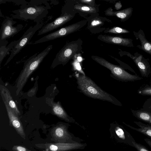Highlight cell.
Here are the masks:
<instances>
[{"mask_svg":"<svg viewBox=\"0 0 151 151\" xmlns=\"http://www.w3.org/2000/svg\"><path fill=\"white\" fill-rule=\"evenodd\" d=\"M16 40L11 42L7 47L8 43L7 40L0 42V63L1 64L4 58L8 54L9 51H11L13 47Z\"/></svg>","mask_w":151,"mask_h":151,"instance_id":"24","label":"cell"},{"mask_svg":"<svg viewBox=\"0 0 151 151\" xmlns=\"http://www.w3.org/2000/svg\"><path fill=\"white\" fill-rule=\"evenodd\" d=\"M12 149L14 151H31L24 147L19 145L14 146Z\"/></svg>","mask_w":151,"mask_h":151,"instance_id":"29","label":"cell"},{"mask_svg":"<svg viewBox=\"0 0 151 151\" xmlns=\"http://www.w3.org/2000/svg\"><path fill=\"white\" fill-rule=\"evenodd\" d=\"M132 115L139 120L151 126V109L142 107L138 110L131 109Z\"/></svg>","mask_w":151,"mask_h":151,"instance_id":"22","label":"cell"},{"mask_svg":"<svg viewBox=\"0 0 151 151\" xmlns=\"http://www.w3.org/2000/svg\"><path fill=\"white\" fill-rule=\"evenodd\" d=\"M134 147L135 148L137 151H150L145 146L136 142V141L133 142Z\"/></svg>","mask_w":151,"mask_h":151,"instance_id":"28","label":"cell"},{"mask_svg":"<svg viewBox=\"0 0 151 151\" xmlns=\"http://www.w3.org/2000/svg\"><path fill=\"white\" fill-rule=\"evenodd\" d=\"M111 137L117 141L133 147V142L135 141L131 135L121 125L114 124L111 125L109 129Z\"/></svg>","mask_w":151,"mask_h":151,"instance_id":"14","label":"cell"},{"mask_svg":"<svg viewBox=\"0 0 151 151\" xmlns=\"http://www.w3.org/2000/svg\"><path fill=\"white\" fill-rule=\"evenodd\" d=\"M48 151V150H46V151Z\"/></svg>","mask_w":151,"mask_h":151,"instance_id":"34","label":"cell"},{"mask_svg":"<svg viewBox=\"0 0 151 151\" xmlns=\"http://www.w3.org/2000/svg\"><path fill=\"white\" fill-rule=\"evenodd\" d=\"M133 8L129 7L118 11H113L112 8L110 7L105 11V14L107 16L116 17L120 19L122 22H124L128 20L132 15Z\"/></svg>","mask_w":151,"mask_h":151,"instance_id":"18","label":"cell"},{"mask_svg":"<svg viewBox=\"0 0 151 151\" xmlns=\"http://www.w3.org/2000/svg\"><path fill=\"white\" fill-rule=\"evenodd\" d=\"M52 110L55 115L66 122L78 124L74 119L68 115L59 102H52Z\"/></svg>","mask_w":151,"mask_h":151,"instance_id":"21","label":"cell"},{"mask_svg":"<svg viewBox=\"0 0 151 151\" xmlns=\"http://www.w3.org/2000/svg\"><path fill=\"white\" fill-rule=\"evenodd\" d=\"M65 4L86 19L92 14L99 13V6H93L78 2L77 0L65 1Z\"/></svg>","mask_w":151,"mask_h":151,"instance_id":"13","label":"cell"},{"mask_svg":"<svg viewBox=\"0 0 151 151\" xmlns=\"http://www.w3.org/2000/svg\"><path fill=\"white\" fill-rule=\"evenodd\" d=\"M87 23L86 19L78 21L48 34L31 44L34 45L40 43L66 36L81 29L87 24Z\"/></svg>","mask_w":151,"mask_h":151,"instance_id":"7","label":"cell"},{"mask_svg":"<svg viewBox=\"0 0 151 151\" xmlns=\"http://www.w3.org/2000/svg\"><path fill=\"white\" fill-rule=\"evenodd\" d=\"M137 92L142 96H151V84H144L142 85L138 90Z\"/></svg>","mask_w":151,"mask_h":151,"instance_id":"26","label":"cell"},{"mask_svg":"<svg viewBox=\"0 0 151 151\" xmlns=\"http://www.w3.org/2000/svg\"><path fill=\"white\" fill-rule=\"evenodd\" d=\"M17 23L12 17H6L1 24L0 30V42L6 40L18 33L23 28V26L18 24L15 27L13 25Z\"/></svg>","mask_w":151,"mask_h":151,"instance_id":"11","label":"cell"},{"mask_svg":"<svg viewBox=\"0 0 151 151\" xmlns=\"http://www.w3.org/2000/svg\"><path fill=\"white\" fill-rule=\"evenodd\" d=\"M122 6V5L120 1L116 2L115 5V8L117 10L120 9Z\"/></svg>","mask_w":151,"mask_h":151,"instance_id":"31","label":"cell"},{"mask_svg":"<svg viewBox=\"0 0 151 151\" xmlns=\"http://www.w3.org/2000/svg\"><path fill=\"white\" fill-rule=\"evenodd\" d=\"M150 84H151V79H150Z\"/></svg>","mask_w":151,"mask_h":151,"instance_id":"33","label":"cell"},{"mask_svg":"<svg viewBox=\"0 0 151 151\" xmlns=\"http://www.w3.org/2000/svg\"><path fill=\"white\" fill-rule=\"evenodd\" d=\"M52 48V45H49L41 52L34 54L25 61L17 83V95L22 91L29 76L38 68Z\"/></svg>","mask_w":151,"mask_h":151,"instance_id":"3","label":"cell"},{"mask_svg":"<svg viewBox=\"0 0 151 151\" xmlns=\"http://www.w3.org/2000/svg\"><path fill=\"white\" fill-rule=\"evenodd\" d=\"M133 33L137 40H139L141 45H137V47L151 55V42L146 39L144 32L141 29L138 32L133 31Z\"/></svg>","mask_w":151,"mask_h":151,"instance_id":"20","label":"cell"},{"mask_svg":"<svg viewBox=\"0 0 151 151\" xmlns=\"http://www.w3.org/2000/svg\"><path fill=\"white\" fill-rule=\"evenodd\" d=\"M77 13L65 4L62 6L61 14L53 21L42 27L38 32V35H40L60 27L70 21Z\"/></svg>","mask_w":151,"mask_h":151,"instance_id":"6","label":"cell"},{"mask_svg":"<svg viewBox=\"0 0 151 151\" xmlns=\"http://www.w3.org/2000/svg\"><path fill=\"white\" fill-rule=\"evenodd\" d=\"M50 9L49 4L42 5L28 3L21 5L18 9L12 11L15 14L12 15L13 19L25 21L28 20L37 23L45 17Z\"/></svg>","mask_w":151,"mask_h":151,"instance_id":"2","label":"cell"},{"mask_svg":"<svg viewBox=\"0 0 151 151\" xmlns=\"http://www.w3.org/2000/svg\"><path fill=\"white\" fill-rule=\"evenodd\" d=\"M118 53L120 57L127 55L132 59L138 68L142 77L147 78L151 73V68L149 62V60L145 58L143 55L136 52L134 55L130 53L123 51L119 49Z\"/></svg>","mask_w":151,"mask_h":151,"instance_id":"10","label":"cell"},{"mask_svg":"<svg viewBox=\"0 0 151 151\" xmlns=\"http://www.w3.org/2000/svg\"><path fill=\"white\" fill-rule=\"evenodd\" d=\"M46 150L52 151H70L78 149H84L86 146V143L79 142L46 143L44 144Z\"/></svg>","mask_w":151,"mask_h":151,"instance_id":"15","label":"cell"},{"mask_svg":"<svg viewBox=\"0 0 151 151\" xmlns=\"http://www.w3.org/2000/svg\"><path fill=\"white\" fill-rule=\"evenodd\" d=\"M91 57L97 63L109 70L114 78L118 80L125 82H132L143 79L137 75L129 73L122 67L113 64L102 58L95 55H92Z\"/></svg>","mask_w":151,"mask_h":151,"instance_id":"5","label":"cell"},{"mask_svg":"<svg viewBox=\"0 0 151 151\" xmlns=\"http://www.w3.org/2000/svg\"><path fill=\"white\" fill-rule=\"evenodd\" d=\"M0 87L1 94L3 100L6 102L8 106L16 115L18 116L20 115V111L13 100L9 90L1 85Z\"/></svg>","mask_w":151,"mask_h":151,"instance_id":"19","label":"cell"},{"mask_svg":"<svg viewBox=\"0 0 151 151\" xmlns=\"http://www.w3.org/2000/svg\"><path fill=\"white\" fill-rule=\"evenodd\" d=\"M144 140L145 142L151 148V139L148 138H145L144 139Z\"/></svg>","mask_w":151,"mask_h":151,"instance_id":"32","label":"cell"},{"mask_svg":"<svg viewBox=\"0 0 151 151\" xmlns=\"http://www.w3.org/2000/svg\"><path fill=\"white\" fill-rule=\"evenodd\" d=\"M78 87L85 95L91 98L106 101L121 106L122 104L116 98L98 86L91 78L84 75H76Z\"/></svg>","mask_w":151,"mask_h":151,"instance_id":"1","label":"cell"},{"mask_svg":"<svg viewBox=\"0 0 151 151\" xmlns=\"http://www.w3.org/2000/svg\"><path fill=\"white\" fill-rule=\"evenodd\" d=\"M103 32L105 33L122 34L128 33L130 32L125 29L118 27H113L107 28Z\"/></svg>","mask_w":151,"mask_h":151,"instance_id":"25","label":"cell"},{"mask_svg":"<svg viewBox=\"0 0 151 151\" xmlns=\"http://www.w3.org/2000/svg\"><path fill=\"white\" fill-rule=\"evenodd\" d=\"M67 125L60 124L54 127L51 131L52 137L61 143H81V139L68 132Z\"/></svg>","mask_w":151,"mask_h":151,"instance_id":"12","label":"cell"},{"mask_svg":"<svg viewBox=\"0 0 151 151\" xmlns=\"http://www.w3.org/2000/svg\"><path fill=\"white\" fill-rule=\"evenodd\" d=\"M4 1H11L12 2L17 5H21L27 4L28 2L27 1L25 0H4Z\"/></svg>","mask_w":151,"mask_h":151,"instance_id":"30","label":"cell"},{"mask_svg":"<svg viewBox=\"0 0 151 151\" xmlns=\"http://www.w3.org/2000/svg\"><path fill=\"white\" fill-rule=\"evenodd\" d=\"M104 42L128 47H134L133 40L130 38L100 34L97 37Z\"/></svg>","mask_w":151,"mask_h":151,"instance_id":"16","label":"cell"},{"mask_svg":"<svg viewBox=\"0 0 151 151\" xmlns=\"http://www.w3.org/2000/svg\"><path fill=\"white\" fill-rule=\"evenodd\" d=\"M44 24L43 22H39L36 23L33 26H30L24 32L22 36L16 42L12 49L11 51L10 56L4 65H7L13 58L20 51L27 45L35 32L41 28Z\"/></svg>","mask_w":151,"mask_h":151,"instance_id":"8","label":"cell"},{"mask_svg":"<svg viewBox=\"0 0 151 151\" xmlns=\"http://www.w3.org/2000/svg\"><path fill=\"white\" fill-rule=\"evenodd\" d=\"M134 122L139 127V128L134 127L124 122L123 123L131 129L137 131L151 139V125L143 123L140 121H134Z\"/></svg>","mask_w":151,"mask_h":151,"instance_id":"23","label":"cell"},{"mask_svg":"<svg viewBox=\"0 0 151 151\" xmlns=\"http://www.w3.org/2000/svg\"><path fill=\"white\" fill-rule=\"evenodd\" d=\"M83 41L78 40L67 42L56 54L52 66L65 65L75 55L79 54L82 49Z\"/></svg>","mask_w":151,"mask_h":151,"instance_id":"4","label":"cell"},{"mask_svg":"<svg viewBox=\"0 0 151 151\" xmlns=\"http://www.w3.org/2000/svg\"><path fill=\"white\" fill-rule=\"evenodd\" d=\"M86 19L87 21L86 28L93 34L104 32L109 28L107 25L112 22L111 20L106 17L100 16L99 13L91 14Z\"/></svg>","mask_w":151,"mask_h":151,"instance_id":"9","label":"cell"},{"mask_svg":"<svg viewBox=\"0 0 151 151\" xmlns=\"http://www.w3.org/2000/svg\"><path fill=\"white\" fill-rule=\"evenodd\" d=\"M5 104L10 124L16 130L17 133L23 138L25 137V135L22 123L14 113L9 108L6 102L3 100Z\"/></svg>","mask_w":151,"mask_h":151,"instance_id":"17","label":"cell"},{"mask_svg":"<svg viewBox=\"0 0 151 151\" xmlns=\"http://www.w3.org/2000/svg\"><path fill=\"white\" fill-rule=\"evenodd\" d=\"M77 1L80 3L91 6H100L99 4H96L95 0H77Z\"/></svg>","mask_w":151,"mask_h":151,"instance_id":"27","label":"cell"}]
</instances>
